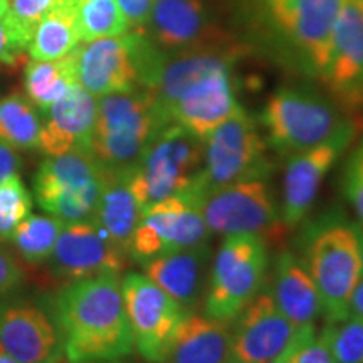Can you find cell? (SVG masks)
<instances>
[{"instance_id":"obj_19","label":"cell","mask_w":363,"mask_h":363,"mask_svg":"<svg viewBox=\"0 0 363 363\" xmlns=\"http://www.w3.org/2000/svg\"><path fill=\"white\" fill-rule=\"evenodd\" d=\"M76 52V79L93 94L130 93L140 88L138 67L128 33L81 43Z\"/></svg>"},{"instance_id":"obj_7","label":"cell","mask_w":363,"mask_h":363,"mask_svg":"<svg viewBox=\"0 0 363 363\" xmlns=\"http://www.w3.org/2000/svg\"><path fill=\"white\" fill-rule=\"evenodd\" d=\"M104 167L91 150H72L48 157L35 172V202L65 222L91 219L101 194Z\"/></svg>"},{"instance_id":"obj_15","label":"cell","mask_w":363,"mask_h":363,"mask_svg":"<svg viewBox=\"0 0 363 363\" xmlns=\"http://www.w3.org/2000/svg\"><path fill=\"white\" fill-rule=\"evenodd\" d=\"M357 131V125L350 120L326 142L293 153L286 165L283 182L281 220L284 227H294L305 219L316 201L325 175L337 163L345 150L350 147Z\"/></svg>"},{"instance_id":"obj_29","label":"cell","mask_w":363,"mask_h":363,"mask_svg":"<svg viewBox=\"0 0 363 363\" xmlns=\"http://www.w3.org/2000/svg\"><path fill=\"white\" fill-rule=\"evenodd\" d=\"M65 225L59 217L30 214L16 227L11 240L22 259L38 266L49 261Z\"/></svg>"},{"instance_id":"obj_20","label":"cell","mask_w":363,"mask_h":363,"mask_svg":"<svg viewBox=\"0 0 363 363\" xmlns=\"http://www.w3.org/2000/svg\"><path fill=\"white\" fill-rule=\"evenodd\" d=\"M98 98L81 84L72 88L44 113L38 150L56 157L72 150H89L96 123Z\"/></svg>"},{"instance_id":"obj_24","label":"cell","mask_w":363,"mask_h":363,"mask_svg":"<svg viewBox=\"0 0 363 363\" xmlns=\"http://www.w3.org/2000/svg\"><path fill=\"white\" fill-rule=\"evenodd\" d=\"M271 294L281 313L298 328L315 326L318 318L323 316L320 293L305 264L291 251L278 256Z\"/></svg>"},{"instance_id":"obj_42","label":"cell","mask_w":363,"mask_h":363,"mask_svg":"<svg viewBox=\"0 0 363 363\" xmlns=\"http://www.w3.org/2000/svg\"><path fill=\"white\" fill-rule=\"evenodd\" d=\"M88 363H130V362H123L121 358H118V360H101V362H88Z\"/></svg>"},{"instance_id":"obj_35","label":"cell","mask_w":363,"mask_h":363,"mask_svg":"<svg viewBox=\"0 0 363 363\" xmlns=\"http://www.w3.org/2000/svg\"><path fill=\"white\" fill-rule=\"evenodd\" d=\"M289 358H291V363H338L333 355V350H331L325 328L321 333H315L305 343L299 345L296 352Z\"/></svg>"},{"instance_id":"obj_18","label":"cell","mask_w":363,"mask_h":363,"mask_svg":"<svg viewBox=\"0 0 363 363\" xmlns=\"http://www.w3.org/2000/svg\"><path fill=\"white\" fill-rule=\"evenodd\" d=\"M347 108L363 106V0H345L331 40V57L323 79Z\"/></svg>"},{"instance_id":"obj_34","label":"cell","mask_w":363,"mask_h":363,"mask_svg":"<svg viewBox=\"0 0 363 363\" xmlns=\"http://www.w3.org/2000/svg\"><path fill=\"white\" fill-rule=\"evenodd\" d=\"M343 192L363 227V138L345 163Z\"/></svg>"},{"instance_id":"obj_41","label":"cell","mask_w":363,"mask_h":363,"mask_svg":"<svg viewBox=\"0 0 363 363\" xmlns=\"http://www.w3.org/2000/svg\"><path fill=\"white\" fill-rule=\"evenodd\" d=\"M0 363H19V362L13 360L11 355H9V352L2 347V343H0Z\"/></svg>"},{"instance_id":"obj_38","label":"cell","mask_w":363,"mask_h":363,"mask_svg":"<svg viewBox=\"0 0 363 363\" xmlns=\"http://www.w3.org/2000/svg\"><path fill=\"white\" fill-rule=\"evenodd\" d=\"M116 4L128 22L130 29H142L152 16L155 0H116Z\"/></svg>"},{"instance_id":"obj_31","label":"cell","mask_w":363,"mask_h":363,"mask_svg":"<svg viewBox=\"0 0 363 363\" xmlns=\"http://www.w3.org/2000/svg\"><path fill=\"white\" fill-rule=\"evenodd\" d=\"M33 212V195L19 174L0 182V240H11L16 227Z\"/></svg>"},{"instance_id":"obj_16","label":"cell","mask_w":363,"mask_h":363,"mask_svg":"<svg viewBox=\"0 0 363 363\" xmlns=\"http://www.w3.org/2000/svg\"><path fill=\"white\" fill-rule=\"evenodd\" d=\"M0 343L19 363H62L56 321L33 303L0 301Z\"/></svg>"},{"instance_id":"obj_22","label":"cell","mask_w":363,"mask_h":363,"mask_svg":"<svg viewBox=\"0 0 363 363\" xmlns=\"http://www.w3.org/2000/svg\"><path fill=\"white\" fill-rule=\"evenodd\" d=\"M211 247L207 242L175 249L143 262V274L175 299L185 311L202 298Z\"/></svg>"},{"instance_id":"obj_43","label":"cell","mask_w":363,"mask_h":363,"mask_svg":"<svg viewBox=\"0 0 363 363\" xmlns=\"http://www.w3.org/2000/svg\"><path fill=\"white\" fill-rule=\"evenodd\" d=\"M267 363H291V358H284V360H278V362H267Z\"/></svg>"},{"instance_id":"obj_33","label":"cell","mask_w":363,"mask_h":363,"mask_svg":"<svg viewBox=\"0 0 363 363\" xmlns=\"http://www.w3.org/2000/svg\"><path fill=\"white\" fill-rule=\"evenodd\" d=\"M338 363H363V318L348 316L325 326Z\"/></svg>"},{"instance_id":"obj_30","label":"cell","mask_w":363,"mask_h":363,"mask_svg":"<svg viewBox=\"0 0 363 363\" xmlns=\"http://www.w3.org/2000/svg\"><path fill=\"white\" fill-rule=\"evenodd\" d=\"M81 43L118 38L130 30L116 0H76Z\"/></svg>"},{"instance_id":"obj_21","label":"cell","mask_w":363,"mask_h":363,"mask_svg":"<svg viewBox=\"0 0 363 363\" xmlns=\"http://www.w3.org/2000/svg\"><path fill=\"white\" fill-rule=\"evenodd\" d=\"M142 29L165 52L217 45L211 40L212 13L203 0H155Z\"/></svg>"},{"instance_id":"obj_12","label":"cell","mask_w":363,"mask_h":363,"mask_svg":"<svg viewBox=\"0 0 363 363\" xmlns=\"http://www.w3.org/2000/svg\"><path fill=\"white\" fill-rule=\"evenodd\" d=\"M121 289L135 348L147 362H167L177 328L187 311L140 272L126 274Z\"/></svg>"},{"instance_id":"obj_13","label":"cell","mask_w":363,"mask_h":363,"mask_svg":"<svg viewBox=\"0 0 363 363\" xmlns=\"http://www.w3.org/2000/svg\"><path fill=\"white\" fill-rule=\"evenodd\" d=\"M202 214L211 233L266 238L284 225L266 180H244L202 195Z\"/></svg>"},{"instance_id":"obj_2","label":"cell","mask_w":363,"mask_h":363,"mask_svg":"<svg viewBox=\"0 0 363 363\" xmlns=\"http://www.w3.org/2000/svg\"><path fill=\"white\" fill-rule=\"evenodd\" d=\"M345 0H254L259 34L286 61L323 79Z\"/></svg>"},{"instance_id":"obj_40","label":"cell","mask_w":363,"mask_h":363,"mask_svg":"<svg viewBox=\"0 0 363 363\" xmlns=\"http://www.w3.org/2000/svg\"><path fill=\"white\" fill-rule=\"evenodd\" d=\"M348 316L363 318V274L358 281L355 289L350 296V305H348Z\"/></svg>"},{"instance_id":"obj_44","label":"cell","mask_w":363,"mask_h":363,"mask_svg":"<svg viewBox=\"0 0 363 363\" xmlns=\"http://www.w3.org/2000/svg\"><path fill=\"white\" fill-rule=\"evenodd\" d=\"M360 240H362V261H363V227H360Z\"/></svg>"},{"instance_id":"obj_39","label":"cell","mask_w":363,"mask_h":363,"mask_svg":"<svg viewBox=\"0 0 363 363\" xmlns=\"http://www.w3.org/2000/svg\"><path fill=\"white\" fill-rule=\"evenodd\" d=\"M22 158L16 148L0 145V182L6 180L9 175L19 174Z\"/></svg>"},{"instance_id":"obj_32","label":"cell","mask_w":363,"mask_h":363,"mask_svg":"<svg viewBox=\"0 0 363 363\" xmlns=\"http://www.w3.org/2000/svg\"><path fill=\"white\" fill-rule=\"evenodd\" d=\"M72 4H76V0H9V13L17 45L26 51L39 22L56 9Z\"/></svg>"},{"instance_id":"obj_36","label":"cell","mask_w":363,"mask_h":363,"mask_svg":"<svg viewBox=\"0 0 363 363\" xmlns=\"http://www.w3.org/2000/svg\"><path fill=\"white\" fill-rule=\"evenodd\" d=\"M22 59V49L17 45L9 13V0H0V62L17 66Z\"/></svg>"},{"instance_id":"obj_17","label":"cell","mask_w":363,"mask_h":363,"mask_svg":"<svg viewBox=\"0 0 363 363\" xmlns=\"http://www.w3.org/2000/svg\"><path fill=\"white\" fill-rule=\"evenodd\" d=\"M230 69L233 66L220 67L185 86L165 110L172 123L206 140L217 126L242 108L235 99Z\"/></svg>"},{"instance_id":"obj_28","label":"cell","mask_w":363,"mask_h":363,"mask_svg":"<svg viewBox=\"0 0 363 363\" xmlns=\"http://www.w3.org/2000/svg\"><path fill=\"white\" fill-rule=\"evenodd\" d=\"M40 118L29 98L19 93L0 98V145L16 150L39 147Z\"/></svg>"},{"instance_id":"obj_14","label":"cell","mask_w":363,"mask_h":363,"mask_svg":"<svg viewBox=\"0 0 363 363\" xmlns=\"http://www.w3.org/2000/svg\"><path fill=\"white\" fill-rule=\"evenodd\" d=\"M130 256L108 238L93 219L66 222L48 264L56 278L72 281L118 276L128 264Z\"/></svg>"},{"instance_id":"obj_6","label":"cell","mask_w":363,"mask_h":363,"mask_svg":"<svg viewBox=\"0 0 363 363\" xmlns=\"http://www.w3.org/2000/svg\"><path fill=\"white\" fill-rule=\"evenodd\" d=\"M267 143L279 153L303 152L326 142L348 123L331 99L305 88H281L262 108Z\"/></svg>"},{"instance_id":"obj_25","label":"cell","mask_w":363,"mask_h":363,"mask_svg":"<svg viewBox=\"0 0 363 363\" xmlns=\"http://www.w3.org/2000/svg\"><path fill=\"white\" fill-rule=\"evenodd\" d=\"M142 206L130 185V169L103 172L101 194L91 219L108 234L115 246L128 254L130 240L142 217Z\"/></svg>"},{"instance_id":"obj_45","label":"cell","mask_w":363,"mask_h":363,"mask_svg":"<svg viewBox=\"0 0 363 363\" xmlns=\"http://www.w3.org/2000/svg\"><path fill=\"white\" fill-rule=\"evenodd\" d=\"M227 363H238L235 360H230V362H227Z\"/></svg>"},{"instance_id":"obj_4","label":"cell","mask_w":363,"mask_h":363,"mask_svg":"<svg viewBox=\"0 0 363 363\" xmlns=\"http://www.w3.org/2000/svg\"><path fill=\"white\" fill-rule=\"evenodd\" d=\"M170 123L148 89L99 96L89 150L106 169H131Z\"/></svg>"},{"instance_id":"obj_9","label":"cell","mask_w":363,"mask_h":363,"mask_svg":"<svg viewBox=\"0 0 363 363\" xmlns=\"http://www.w3.org/2000/svg\"><path fill=\"white\" fill-rule=\"evenodd\" d=\"M266 142L256 121L239 108L203 140L202 195L244 180H266L271 174Z\"/></svg>"},{"instance_id":"obj_10","label":"cell","mask_w":363,"mask_h":363,"mask_svg":"<svg viewBox=\"0 0 363 363\" xmlns=\"http://www.w3.org/2000/svg\"><path fill=\"white\" fill-rule=\"evenodd\" d=\"M201 203V190L194 187L145 207L130 240V259L143 264L160 254L207 242L211 229Z\"/></svg>"},{"instance_id":"obj_26","label":"cell","mask_w":363,"mask_h":363,"mask_svg":"<svg viewBox=\"0 0 363 363\" xmlns=\"http://www.w3.org/2000/svg\"><path fill=\"white\" fill-rule=\"evenodd\" d=\"M76 83L74 51L56 61H33L24 69L27 98L43 115Z\"/></svg>"},{"instance_id":"obj_37","label":"cell","mask_w":363,"mask_h":363,"mask_svg":"<svg viewBox=\"0 0 363 363\" xmlns=\"http://www.w3.org/2000/svg\"><path fill=\"white\" fill-rule=\"evenodd\" d=\"M24 279L19 262L13 259V256L7 249L0 246V296L13 291Z\"/></svg>"},{"instance_id":"obj_23","label":"cell","mask_w":363,"mask_h":363,"mask_svg":"<svg viewBox=\"0 0 363 363\" xmlns=\"http://www.w3.org/2000/svg\"><path fill=\"white\" fill-rule=\"evenodd\" d=\"M233 357V326L207 315H187L177 328L169 363H227Z\"/></svg>"},{"instance_id":"obj_27","label":"cell","mask_w":363,"mask_h":363,"mask_svg":"<svg viewBox=\"0 0 363 363\" xmlns=\"http://www.w3.org/2000/svg\"><path fill=\"white\" fill-rule=\"evenodd\" d=\"M81 44L76 4L59 7L44 17L35 27L29 45L33 61H56L67 56Z\"/></svg>"},{"instance_id":"obj_1","label":"cell","mask_w":363,"mask_h":363,"mask_svg":"<svg viewBox=\"0 0 363 363\" xmlns=\"http://www.w3.org/2000/svg\"><path fill=\"white\" fill-rule=\"evenodd\" d=\"M52 318L69 363L118 360L135 350L121 279L115 274L67 283L54 299Z\"/></svg>"},{"instance_id":"obj_11","label":"cell","mask_w":363,"mask_h":363,"mask_svg":"<svg viewBox=\"0 0 363 363\" xmlns=\"http://www.w3.org/2000/svg\"><path fill=\"white\" fill-rule=\"evenodd\" d=\"M233 357L238 363H267L289 358L316 333L315 326L298 328L276 305L269 291L257 293L234 318Z\"/></svg>"},{"instance_id":"obj_3","label":"cell","mask_w":363,"mask_h":363,"mask_svg":"<svg viewBox=\"0 0 363 363\" xmlns=\"http://www.w3.org/2000/svg\"><path fill=\"white\" fill-rule=\"evenodd\" d=\"M299 259L320 293L325 320H347L350 296L363 274L360 225L340 214L321 217L305 230Z\"/></svg>"},{"instance_id":"obj_5","label":"cell","mask_w":363,"mask_h":363,"mask_svg":"<svg viewBox=\"0 0 363 363\" xmlns=\"http://www.w3.org/2000/svg\"><path fill=\"white\" fill-rule=\"evenodd\" d=\"M203 140L170 123L155 136L143 157L130 169V185L142 208L201 184Z\"/></svg>"},{"instance_id":"obj_8","label":"cell","mask_w":363,"mask_h":363,"mask_svg":"<svg viewBox=\"0 0 363 363\" xmlns=\"http://www.w3.org/2000/svg\"><path fill=\"white\" fill-rule=\"evenodd\" d=\"M267 262V244L262 235H225L211 269L206 315L233 321L259 293Z\"/></svg>"}]
</instances>
